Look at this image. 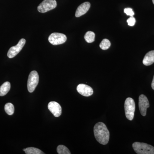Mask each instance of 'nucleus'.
Listing matches in <instances>:
<instances>
[{
    "mask_svg": "<svg viewBox=\"0 0 154 154\" xmlns=\"http://www.w3.org/2000/svg\"><path fill=\"white\" fill-rule=\"evenodd\" d=\"M94 134L96 140L101 144H107L110 139V132L105 123L99 122L94 127Z\"/></svg>",
    "mask_w": 154,
    "mask_h": 154,
    "instance_id": "nucleus-1",
    "label": "nucleus"
},
{
    "mask_svg": "<svg viewBox=\"0 0 154 154\" xmlns=\"http://www.w3.org/2000/svg\"><path fill=\"white\" fill-rule=\"evenodd\" d=\"M133 148L137 154H154V147L144 143L134 142Z\"/></svg>",
    "mask_w": 154,
    "mask_h": 154,
    "instance_id": "nucleus-2",
    "label": "nucleus"
},
{
    "mask_svg": "<svg viewBox=\"0 0 154 154\" xmlns=\"http://www.w3.org/2000/svg\"><path fill=\"white\" fill-rule=\"evenodd\" d=\"M124 108L126 118L131 121L134 117L135 110V103L134 99L130 97L127 98L125 102Z\"/></svg>",
    "mask_w": 154,
    "mask_h": 154,
    "instance_id": "nucleus-3",
    "label": "nucleus"
},
{
    "mask_svg": "<svg viewBox=\"0 0 154 154\" xmlns=\"http://www.w3.org/2000/svg\"><path fill=\"white\" fill-rule=\"evenodd\" d=\"M39 81V76L37 72L33 71L30 72L28 77V91L30 93H33L36 89Z\"/></svg>",
    "mask_w": 154,
    "mask_h": 154,
    "instance_id": "nucleus-4",
    "label": "nucleus"
},
{
    "mask_svg": "<svg viewBox=\"0 0 154 154\" xmlns=\"http://www.w3.org/2000/svg\"><path fill=\"white\" fill-rule=\"evenodd\" d=\"M57 5L55 0H44L38 5L37 9L40 13H45L55 8Z\"/></svg>",
    "mask_w": 154,
    "mask_h": 154,
    "instance_id": "nucleus-5",
    "label": "nucleus"
},
{
    "mask_svg": "<svg viewBox=\"0 0 154 154\" xmlns=\"http://www.w3.org/2000/svg\"><path fill=\"white\" fill-rule=\"evenodd\" d=\"M66 36L61 33H52L48 37V41L50 43L54 45L63 44L66 42Z\"/></svg>",
    "mask_w": 154,
    "mask_h": 154,
    "instance_id": "nucleus-6",
    "label": "nucleus"
},
{
    "mask_svg": "<svg viewBox=\"0 0 154 154\" xmlns=\"http://www.w3.org/2000/svg\"><path fill=\"white\" fill-rule=\"evenodd\" d=\"M25 43H26V40L25 39L22 38L20 39L17 45L11 47L9 50L8 53V57L10 58L15 57L22 50Z\"/></svg>",
    "mask_w": 154,
    "mask_h": 154,
    "instance_id": "nucleus-7",
    "label": "nucleus"
},
{
    "mask_svg": "<svg viewBox=\"0 0 154 154\" xmlns=\"http://www.w3.org/2000/svg\"><path fill=\"white\" fill-rule=\"evenodd\" d=\"M149 107V103L146 96L143 94L140 95L139 98V107L141 114L143 116L146 115L147 109Z\"/></svg>",
    "mask_w": 154,
    "mask_h": 154,
    "instance_id": "nucleus-8",
    "label": "nucleus"
},
{
    "mask_svg": "<svg viewBox=\"0 0 154 154\" xmlns=\"http://www.w3.org/2000/svg\"><path fill=\"white\" fill-rule=\"evenodd\" d=\"M77 91L81 95L85 97L92 96L94 91L92 88L85 84H80L77 86Z\"/></svg>",
    "mask_w": 154,
    "mask_h": 154,
    "instance_id": "nucleus-9",
    "label": "nucleus"
},
{
    "mask_svg": "<svg viewBox=\"0 0 154 154\" xmlns=\"http://www.w3.org/2000/svg\"><path fill=\"white\" fill-rule=\"evenodd\" d=\"M48 108L55 117L60 116L62 113V108L57 102H51L48 105Z\"/></svg>",
    "mask_w": 154,
    "mask_h": 154,
    "instance_id": "nucleus-10",
    "label": "nucleus"
},
{
    "mask_svg": "<svg viewBox=\"0 0 154 154\" xmlns=\"http://www.w3.org/2000/svg\"><path fill=\"white\" fill-rule=\"evenodd\" d=\"M91 7V4L86 2L81 4L77 8L75 13V17H79L87 13Z\"/></svg>",
    "mask_w": 154,
    "mask_h": 154,
    "instance_id": "nucleus-11",
    "label": "nucleus"
},
{
    "mask_svg": "<svg viewBox=\"0 0 154 154\" xmlns=\"http://www.w3.org/2000/svg\"><path fill=\"white\" fill-rule=\"evenodd\" d=\"M154 63V51L148 52L144 57L143 63L146 66L151 65Z\"/></svg>",
    "mask_w": 154,
    "mask_h": 154,
    "instance_id": "nucleus-12",
    "label": "nucleus"
},
{
    "mask_svg": "<svg viewBox=\"0 0 154 154\" xmlns=\"http://www.w3.org/2000/svg\"><path fill=\"white\" fill-rule=\"evenodd\" d=\"M11 84L9 82H6L0 87V96H5L8 93L11 89Z\"/></svg>",
    "mask_w": 154,
    "mask_h": 154,
    "instance_id": "nucleus-13",
    "label": "nucleus"
},
{
    "mask_svg": "<svg viewBox=\"0 0 154 154\" xmlns=\"http://www.w3.org/2000/svg\"><path fill=\"white\" fill-rule=\"evenodd\" d=\"M26 154H44L43 152L39 149L34 147H29L23 149Z\"/></svg>",
    "mask_w": 154,
    "mask_h": 154,
    "instance_id": "nucleus-14",
    "label": "nucleus"
},
{
    "mask_svg": "<svg viewBox=\"0 0 154 154\" xmlns=\"http://www.w3.org/2000/svg\"><path fill=\"white\" fill-rule=\"evenodd\" d=\"M95 34L92 31H89L86 33L85 36V40L88 43H92L95 41Z\"/></svg>",
    "mask_w": 154,
    "mask_h": 154,
    "instance_id": "nucleus-15",
    "label": "nucleus"
},
{
    "mask_svg": "<svg viewBox=\"0 0 154 154\" xmlns=\"http://www.w3.org/2000/svg\"><path fill=\"white\" fill-rule=\"evenodd\" d=\"M5 110L6 113L9 115H12L14 113V105L11 103H7L5 105Z\"/></svg>",
    "mask_w": 154,
    "mask_h": 154,
    "instance_id": "nucleus-16",
    "label": "nucleus"
},
{
    "mask_svg": "<svg viewBox=\"0 0 154 154\" xmlns=\"http://www.w3.org/2000/svg\"><path fill=\"white\" fill-rule=\"evenodd\" d=\"M57 152L59 154H71L68 149L63 145H59L57 147Z\"/></svg>",
    "mask_w": 154,
    "mask_h": 154,
    "instance_id": "nucleus-17",
    "label": "nucleus"
},
{
    "mask_svg": "<svg viewBox=\"0 0 154 154\" xmlns=\"http://www.w3.org/2000/svg\"><path fill=\"white\" fill-rule=\"evenodd\" d=\"M110 45L111 44H110V41L107 38H105L103 39L102 42H101L99 46L101 49L105 50L108 49L110 47Z\"/></svg>",
    "mask_w": 154,
    "mask_h": 154,
    "instance_id": "nucleus-18",
    "label": "nucleus"
},
{
    "mask_svg": "<svg viewBox=\"0 0 154 154\" xmlns=\"http://www.w3.org/2000/svg\"><path fill=\"white\" fill-rule=\"evenodd\" d=\"M127 22L128 23V25H129V26H134L136 23L135 19L133 17V16L130 17L129 19L127 20Z\"/></svg>",
    "mask_w": 154,
    "mask_h": 154,
    "instance_id": "nucleus-19",
    "label": "nucleus"
},
{
    "mask_svg": "<svg viewBox=\"0 0 154 154\" xmlns=\"http://www.w3.org/2000/svg\"><path fill=\"white\" fill-rule=\"evenodd\" d=\"M124 13L128 16L132 17L134 15V12L131 8H127L124 9Z\"/></svg>",
    "mask_w": 154,
    "mask_h": 154,
    "instance_id": "nucleus-20",
    "label": "nucleus"
},
{
    "mask_svg": "<svg viewBox=\"0 0 154 154\" xmlns=\"http://www.w3.org/2000/svg\"><path fill=\"white\" fill-rule=\"evenodd\" d=\"M151 87L152 89L154 90V76L153 77V79L152 81Z\"/></svg>",
    "mask_w": 154,
    "mask_h": 154,
    "instance_id": "nucleus-21",
    "label": "nucleus"
},
{
    "mask_svg": "<svg viewBox=\"0 0 154 154\" xmlns=\"http://www.w3.org/2000/svg\"><path fill=\"white\" fill-rule=\"evenodd\" d=\"M152 2L153 3V4L154 5V0H152Z\"/></svg>",
    "mask_w": 154,
    "mask_h": 154,
    "instance_id": "nucleus-22",
    "label": "nucleus"
}]
</instances>
